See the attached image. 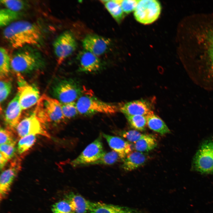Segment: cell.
Instances as JSON below:
<instances>
[{
  "instance_id": "cell-1",
  "label": "cell",
  "mask_w": 213,
  "mask_h": 213,
  "mask_svg": "<svg viewBox=\"0 0 213 213\" xmlns=\"http://www.w3.org/2000/svg\"><path fill=\"white\" fill-rule=\"evenodd\" d=\"M43 34L38 25L25 20L12 22L3 31L4 38L11 47L16 49L26 46L39 45L43 40Z\"/></svg>"
},
{
  "instance_id": "cell-2",
  "label": "cell",
  "mask_w": 213,
  "mask_h": 213,
  "mask_svg": "<svg viewBox=\"0 0 213 213\" xmlns=\"http://www.w3.org/2000/svg\"><path fill=\"white\" fill-rule=\"evenodd\" d=\"M44 64L40 52L30 46L17 49L11 58V67L17 73L36 70L42 68Z\"/></svg>"
},
{
  "instance_id": "cell-3",
  "label": "cell",
  "mask_w": 213,
  "mask_h": 213,
  "mask_svg": "<svg viewBox=\"0 0 213 213\" xmlns=\"http://www.w3.org/2000/svg\"><path fill=\"white\" fill-rule=\"evenodd\" d=\"M34 113L42 125L59 124L65 119L62 104L56 99L45 94L40 97Z\"/></svg>"
},
{
  "instance_id": "cell-4",
  "label": "cell",
  "mask_w": 213,
  "mask_h": 213,
  "mask_svg": "<svg viewBox=\"0 0 213 213\" xmlns=\"http://www.w3.org/2000/svg\"><path fill=\"white\" fill-rule=\"evenodd\" d=\"M76 103L79 114L84 116H90L98 113L111 114L119 109L116 105L103 101L88 95H82Z\"/></svg>"
},
{
  "instance_id": "cell-5",
  "label": "cell",
  "mask_w": 213,
  "mask_h": 213,
  "mask_svg": "<svg viewBox=\"0 0 213 213\" xmlns=\"http://www.w3.org/2000/svg\"><path fill=\"white\" fill-rule=\"evenodd\" d=\"M52 93L62 104L74 102L83 94L81 86L71 79L60 80L52 87Z\"/></svg>"
},
{
  "instance_id": "cell-6",
  "label": "cell",
  "mask_w": 213,
  "mask_h": 213,
  "mask_svg": "<svg viewBox=\"0 0 213 213\" xmlns=\"http://www.w3.org/2000/svg\"><path fill=\"white\" fill-rule=\"evenodd\" d=\"M192 167L194 170L202 174L213 173V139L202 143L194 156Z\"/></svg>"
},
{
  "instance_id": "cell-7",
  "label": "cell",
  "mask_w": 213,
  "mask_h": 213,
  "mask_svg": "<svg viewBox=\"0 0 213 213\" xmlns=\"http://www.w3.org/2000/svg\"><path fill=\"white\" fill-rule=\"evenodd\" d=\"M161 10L160 3L156 0H139L134 11L135 19L144 25L151 24L156 21Z\"/></svg>"
},
{
  "instance_id": "cell-8",
  "label": "cell",
  "mask_w": 213,
  "mask_h": 213,
  "mask_svg": "<svg viewBox=\"0 0 213 213\" xmlns=\"http://www.w3.org/2000/svg\"><path fill=\"white\" fill-rule=\"evenodd\" d=\"M53 46L58 63L59 65L75 50L77 44L73 33L69 31H66L56 39Z\"/></svg>"
},
{
  "instance_id": "cell-9",
  "label": "cell",
  "mask_w": 213,
  "mask_h": 213,
  "mask_svg": "<svg viewBox=\"0 0 213 213\" xmlns=\"http://www.w3.org/2000/svg\"><path fill=\"white\" fill-rule=\"evenodd\" d=\"M102 134L88 145L70 163L74 167L88 165L100 159L106 153L102 141Z\"/></svg>"
},
{
  "instance_id": "cell-10",
  "label": "cell",
  "mask_w": 213,
  "mask_h": 213,
  "mask_svg": "<svg viewBox=\"0 0 213 213\" xmlns=\"http://www.w3.org/2000/svg\"><path fill=\"white\" fill-rule=\"evenodd\" d=\"M19 102L22 110L28 109L37 103L40 99L39 90L35 85L29 84L17 73Z\"/></svg>"
},
{
  "instance_id": "cell-11",
  "label": "cell",
  "mask_w": 213,
  "mask_h": 213,
  "mask_svg": "<svg viewBox=\"0 0 213 213\" xmlns=\"http://www.w3.org/2000/svg\"><path fill=\"white\" fill-rule=\"evenodd\" d=\"M16 130L18 136L20 138L30 135H40L47 138L50 137L43 125L34 113L26 117L20 121Z\"/></svg>"
},
{
  "instance_id": "cell-12",
  "label": "cell",
  "mask_w": 213,
  "mask_h": 213,
  "mask_svg": "<svg viewBox=\"0 0 213 213\" xmlns=\"http://www.w3.org/2000/svg\"><path fill=\"white\" fill-rule=\"evenodd\" d=\"M21 168V160L16 158L9 167L3 171L0 177L1 200L5 198L10 191L12 185Z\"/></svg>"
},
{
  "instance_id": "cell-13",
  "label": "cell",
  "mask_w": 213,
  "mask_h": 213,
  "mask_svg": "<svg viewBox=\"0 0 213 213\" xmlns=\"http://www.w3.org/2000/svg\"><path fill=\"white\" fill-rule=\"evenodd\" d=\"M82 43L84 50L97 56L106 52L111 44L109 39L95 34L87 35L82 40Z\"/></svg>"
},
{
  "instance_id": "cell-14",
  "label": "cell",
  "mask_w": 213,
  "mask_h": 213,
  "mask_svg": "<svg viewBox=\"0 0 213 213\" xmlns=\"http://www.w3.org/2000/svg\"><path fill=\"white\" fill-rule=\"evenodd\" d=\"M22 109L19 102L17 93L9 104L5 112L4 120L8 130H16L20 122Z\"/></svg>"
},
{
  "instance_id": "cell-15",
  "label": "cell",
  "mask_w": 213,
  "mask_h": 213,
  "mask_svg": "<svg viewBox=\"0 0 213 213\" xmlns=\"http://www.w3.org/2000/svg\"><path fill=\"white\" fill-rule=\"evenodd\" d=\"M77 58L80 71L92 72L98 70L101 67V62L97 56L87 51H80Z\"/></svg>"
},
{
  "instance_id": "cell-16",
  "label": "cell",
  "mask_w": 213,
  "mask_h": 213,
  "mask_svg": "<svg viewBox=\"0 0 213 213\" xmlns=\"http://www.w3.org/2000/svg\"><path fill=\"white\" fill-rule=\"evenodd\" d=\"M119 109L125 115L146 116L152 112L149 104L143 100L126 103L120 106Z\"/></svg>"
},
{
  "instance_id": "cell-17",
  "label": "cell",
  "mask_w": 213,
  "mask_h": 213,
  "mask_svg": "<svg viewBox=\"0 0 213 213\" xmlns=\"http://www.w3.org/2000/svg\"><path fill=\"white\" fill-rule=\"evenodd\" d=\"M101 134L102 136L106 140L110 147L118 154L122 160L132 151L131 145L121 138L104 133H102Z\"/></svg>"
},
{
  "instance_id": "cell-18",
  "label": "cell",
  "mask_w": 213,
  "mask_h": 213,
  "mask_svg": "<svg viewBox=\"0 0 213 213\" xmlns=\"http://www.w3.org/2000/svg\"><path fill=\"white\" fill-rule=\"evenodd\" d=\"M64 199L68 202L75 213L89 212L91 202L80 195L70 192L66 194Z\"/></svg>"
},
{
  "instance_id": "cell-19",
  "label": "cell",
  "mask_w": 213,
  "mask_h": 213,
  "mask_svg": "<svg viewBox=\"0 0 213 213\" xmlns=\"http://www.w3.org/2000/svg\"><path fill=\"white\" fill-rule=\"evenodd\" d=\"M147 159L146 156L143 152L132 151L123 160L122 167L126 171H132L143 165Z\"/></svg>"
},
{
  "instance_id": "cell-20",
  "label": "cell",
  "mask_w": 213,
  "mask_h": 213,
  "mask_svg": "<svg viewBox=\"0 0 213 213\" xmlns=\"http://www.w3.org/2000/svg\"><path fill=\"white\" fill-rule=\"evenodd\" d=\"M89 213H130L126 208L114 204L91 202Z\"/></svg>"
},
{
  "instance_id": "cell-21",
  "label": "cell",
  "mask_w": 213,
  "mask_h": 213,
  "mask_svg": "<svg viewBox=\"0 0 213 213\" xmlns=\"http://www.w3.org/2000/svg\"><path fill=\"white\" fill-rule=\"evenodd\" d=\"M146 117L147 125L151 130L162 135L170 133L165 122L153 111L146 116Z\"/></svg>"
},
{
  "instance_id": "cell-22",
  "label": "cell",
  "mask_w": 213,
  "mask_h": 213,
  "mask_svg": "<svg viewBox=\"0 0 213 213\" xmlns=\"http://www.w3.org/2000/svg\"><path fill=\"white\" fill-rule=\"evenodd\" d=\"M134 144V147L137 151L148 152L156 147L157 142L155 138L151 135L145 134Z\"/></svg>"
},
{
  "instance_id": "cell-23",
  "label": "cell",
  "mask_w": 213,
  "mask_h": 213,
  "mask_svg": "<svg viewBox=\"0 0 213 213\" xmlns=\"http://www.w3.org/2000/svg\"><path fill=\"white\" fill-rule=\"evenodd\" d=\"M112 17L118 23L124 19L125 14L117 0L102 1Z\"/></svg>"
},
{
  "instance_id": "cell-24",
  "label": "cell",
  "mask_w": 213,
  "mask_h": 213,
  "mask_svg": "<svg viewBox=\"0 0 213 213\" xmlns=\"http://www.w3.org/2000/svg\"><path fill=\"white\" fill-rule=\"evenodd\" d=\"M11 58L7 51L3 47L0 49V78L1 79L7 78L11 67Z\"/></svg>"
},
{
  "instance_id": "cell-25",
  "label": "cell",
  "mask_w": 213,
  "mask_h": 213,
  "mask_svg": "<svg viewBox=\"0 0 213 213\" xmlns=\"http://www.w3.org/2000/svg\"><path fill=\"white\" fill-rule=\"evenodd\" d=\"M19 12L11 10L7 8L0 10V26L1 27L7 26L20 17Z\"/></svg>"
},
{
  "instance_id": "cell-26",
  "label": "cell",
  "mask_w": 213,
  "mask_h": 213,
  "mask_svg": "<svg viewBox=\"0 0 213 213\" xmlns=\"http://www.w3.org/2000/svg\"><path fill=\"white\" fill-rule=\"evenodd\" d=\"M130 126L140 131L145 130L147 125L146 116L141 115H125Z\"/></svg>"
},
{
  "instance_id": "cell-27",
  "label": "cell",
  "mask_w": 213,
  "mask_h": 213,
  "mask_svg": "<svg viewBox=\"0 0 213 213\" xmlns=\"http://www.w3.org/2000/svg\"><path fill=\"white\" fill-rule=\"evenodd\" d=\"M36 140V135H28L20 138L17 147V151L21 154L28 150L32 146Z\"/></svg>"
},
{
  "instance_id": "cell-28",
  "label": "cell",
  "mask_w": 213,
  "mask_h": 213,
  "mask_svg": "<svg viewBox=\"0 0 213 213\" xmlns=\"http://www.w3.org/2000/svg\"><path fill=\"white\" fill-rule=\"evenodd\" d=\"M120 159L121 158L118 154L113 150L108 152H106L98 160L91 163L89 165H112L118 162Z\"/></svg>"
},
{
  "instance_id": "cell-29",
  "label": "cell",
  "mask_w": 213,
  "mask_h": 213,
  "mask_svg": "<svg viewBox=\"0 0 213 213\" xmlns=\"http://www.w3.org/2000/svg\"><path fill=\"white\" fill-rule=\"evenodd\" d=\"M205 37L206 38L204 44L206 50V54L213 70V28L207 31Z\"/></svg>"
},
{
  "instance_id": "cell-30",
  "label": "cell",
  "mask_w": 213,
  "mask_h": 213,
  "mask_svg": "<svg viewBox=\"0 0 213 213\" xmlns=\"http://www.w3.org/2000/svg\"><path fill=\"white\" fill-rule=\"evenodd\" d=\"M0 2L7 8L17 12L25 9L28 6L26 1L21 0H2Z\"/></svg>"
},
{
  "instance_id": "cell-31",
  "label": "cell",
  "mask_w": 213,
  "mask_h": 213,
  "mask_svg": "<svg viewBox=\"0 0 213 213\" xmlns=\"http://www.w3.org/2000/svg\"><path fill=\"white\" fill-rule=\"evenodd\" d=\"M51 209L52 213H75L69 203L64 199L54 203Z\"/></svg>"
},
{
  "instance_id": "cell-32",
  "label": "cell",
  "mask_w": 213,
  "mask_h": 213,
  "mask_svg": "<svg viewBox=\"0 0 213 213\" xmlns=\"http://www.w3.org/2000/svg\"><path fill=\"white\" fill-rule=\"evenodd\" d=\"M62 112L65 118L70 119L79 114L76 102H72L62 104Z\"/></svg>"
},
{
  "instance_id": "cell-33",
  "label": "cell",
  "mask_w": 213,
  "mask_h": 213,
  "mask_svg": "<svg viewBox=\"0 0 213 213\" xmlns=\"http://www.w3.org/2000/svg\"><path fill=\"white\" fill-rule=\"evenodd\" d=\"M16 141L11 143L0 145V153L9 160L15 156L17 148L16 147Z\"/></svg>"
},
{
  "instance_id": "cell-34",
  "label": "cell",
  "mask_w": 213,
  "mask_h": 213,
  "mask_svg": "<svg viewBox=\"0 0 213 213\" xmlns=\"http://www.w3.org/2000/svg\"><path fill=\"white\" fill-rule=\"evenodd\" d=\"M121 136L134 143L145 135L135 130L123 131L117 132Z\"/></svg>"
},
{
  "instance_id": "cell-35",
  "label": "cell",
  "mask_w": 213,
  "mask_h": 213,
  "mask_svg": "<svg viewBox=\"0 0 213 213\" xmlns=\"http://www.w3.org/2000/svg\"><path fill=\"white\" fill-rule=\"evenodd\" d=\"M12 88L11 82L7 79H1L0 82V103L3 102L10 93Z\"/></svg>"
},
{
  "instance_id": "cell-36",
  "label": "cell",
  "mask_w": 213,
  "mask_h": 213,
  "mask_svg": "<svg viewBox=\"0 0 213 213\" xmlns=\"http://www.w3.org/2000/svg\"><path fill=\"white\" fill-rule=\"evenodd\" d=\"M138 1L137 0H117L123 12L126 14L135 11Z\"/></svg>"
},
{
  "instance_id": "cell-37",
  "label": "cell",
  "mask_w": 213,
  "mask_h": 213,
  "mask_svg": "<svg viewBox=\"0 0 213 213\" xmlns=\"http://www.w3.org/2000/svg\"><path fill=\"white\" fill-rule=\"evenodd\" d=\"M15 141L11 131L1 127L0 129V144L8 143Z\"/></svg>"
},
{
  "instance_id": "cell-38",
  "label": "cell",
  "mask_w": 213,
  "mask_h": 213,
  "mask_svg": "<svg viewBox=\"0 0 213 213\" xmlns=\"http://www.w3.org/2000/svg\"><path fill=\"white\" fill-rule=\"evenodd\" d=\"M0 154V168L1 170L4 167L9 160L1 154Z\"/></svg>"
}]
</instances>
